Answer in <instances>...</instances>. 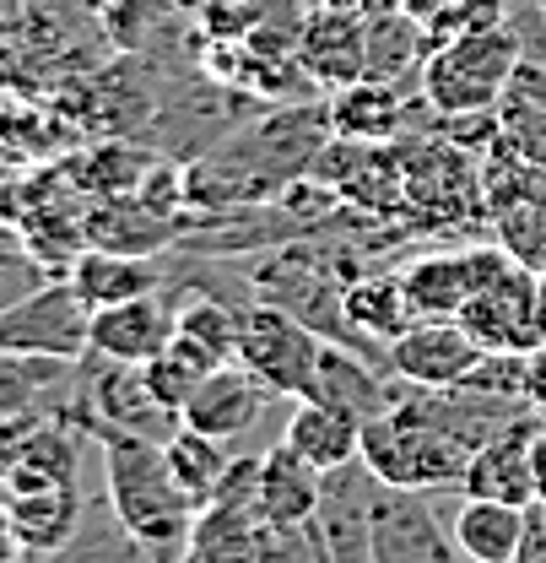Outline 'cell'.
<instances>
[{
  "instance_id": "obj_23",
  "label": "cell",
  "mask_w": 546,
  "mask_h": 563,
  "mask_svg": "<svg viewBox=\"0 0 546 563\" xmlns=\"http://www.w3.org/2000/svg\"><path fill=\"white\" fill-rule=\"evenodd\" d=\"M433 55L427 22L411 16L406 5L368 11V66L363 81H422V60Z\"/></svg>"
},
{
  "instance_id": "obj_1",
  "label": "cell",
  "mask_w": 546,
  "mask_h": 563,
  "mask_svg": "<svg viewBox=\"0 0 546 563\" xmlns=\"http://www.w3.org/2000/svg\"><path fill=\"white\" fill-rule=\"evenodd\" d=\"M331 136H336L331 109H320V103L271 109L255 125L227 131L216 141L185 174V196H190V207H205L211 217L281 201L303 174H314V163L331 146Z\"/></svg>"
},
{
  "instance_id": "obj_6",
  "label": "cell",
  "mask_w": 546,
  "mask_h": 563,
  "mask_svg": "<svg viewBox=\"0 0 546 563\" xmlns=\"http://www.w3.org/2000/svg\"><path fill=\"white\" fill-rule=\"evenodd\" d=\"M0 347L5 352H44V357H92V309L70 277L38 282L27 298L0 309Z\"/></svg>"
},
{
  "instance_id": "obj_21",
  "label": "cell",
  "mask_w": 546,
  "mask_h": 563,
  "mask_svg": "<svg viewBox=\"0 0 546 563\" xmlns=\"http://www.w3.org/2000/svg\"><path fill=\"white\" fill-rule=\"evenodd\" d=\"M66 277H70V287L81 292L87 309H109V303H125V298L168 287V272H163L152 255H120V250H98V244H87V250L70 261Z\"/></svg>"
},
{
  "instance_id": "obj_15",
  "label": "cell",
  "mask_w": 546,
  "mask_h": 563,
  "mask_svg": "<svg viewBox=\"0 0 546 563\" xmlns=\"http://www.w3.org/2000/svg\"><path fill=\"white\" fill-rule=\"evenodd\" d=\"M179 331V287H157V292H141L125 303H109V309H92V352L109 357V363H152L157 352H168Z\"/></svg>"
},
{
  "instance_id": "obj_38",
  "label": "cell",
  "mask_w": 546,
  "mask_h": 563,
  "mask_svg": "<svg viewBox=\"0 0 546 563\" xmlns=\"http://www.w3.org/2000/svg\"><path fill=\"white\" fill-rule=\"evenodd\" d=\"M542 504H546V498H542Z\"/></svg>"
},
{
  "instance_id": "obj_36",
  "label": "cell",
  "mask_w": 546,
  "mask_h": 563,
  "mask_svg": "<svg viewBox=\"0 0 546 563\" xmlns=\"http://www.w3.org/2000/svg\"><path fill=\"white\" fill-rule=\"evenodd\" d=\"M320 5H336V11H368L374 0H320Z\"/></svg>"
},
{
  "instance_id": "obj_5",
  "label": "cell",
  "mask_w": 546,
  "mask_h": 563,
  "mask_svg": "<svg viewBox=\"0 0 546 563\" xmlns=\"http://www.w3.org/2000/svg\"><path fill=\"white\" fill-rule=\"evenodd\" d=\"M320 347H325V336H314V331H309L303 320H292L287 309L255 298V303H244L238 357H233V363H244L260 385H271L276 396L303 401L309 374H314V363H320Z\"/></svg>"
},
{
  "instance_id": "obj_39",
  "label": "cell",
  "mask_w": 546,
  "mask_h": 563,
  "mask_svg": "<svg viewBox=\"0 0 546 563\" xmlns=\"http://www.w3.org/2000/svg\"><path fill=\"white\" fill-rule=\"evenodd\" d=\"M325 563H331V559H325Z\"/></svg>"
},
{
  "instance_id": "obj_3",
  "label": "cell",
  "mask_w": 546,
  "mask_h": 563,
  "mask_svg": "<svg viewBox=\"0 0 546 563\" xmlns=\"http://www.w3.org/2000/svg\"><path fill=\"white\" fill-rule=\"evenodd\" d=\"M363 461L374 466V477L385 488L449 498V493H466L471 450L460 439H449L444 428H433V422L411 418V412L395 407L385 418L363 422Z\"/></svg>"
},
{
  "instance_id": "obj_28",
  "label": "cell",
  "mask_w": 546,
  "mask_h": 563,
  "mask_svg": "<svg viewBox=\"0 0 546 563\" xmlns=\"http://www.w3.org/2000/svg\"><path fill=\"white\" fill-rule=\"evenodd\" d=\"M163 455H168V472H174V483L185 488V498H190L196 509H211V498H216L227 466H233V450H227L222 439L201 433V428L179 422V428L163 439Z\"/></svg>"
},
{
  "instance_id": "obj_9",
  "label": "cell",
  "mask_w": 546,
  "mask_h": 563,
  "mask_svg": "<svg viewBox=\"0 0 546 563\" xmlns=\"http://www.w3.org/2000/svg\"><path fill=\"white\" fill-rule=\"evenodd\" d=\"M379 477L357 455L336 472H320V509L309 520L320 553L331 563H374V504H379Z\"/></svg>"
},
{
  "instance_id": "obj_12",
  "label": "cell",
  "mask_w": 546,
  "mask_h": 563,
  "mask_svg": "<svg viewBox=\"0 0 546 563\" xmlns=\"http://www.w3.org/2000/svg\"><path fill=\"white\" fill-rule=\"evenodd\" d=\"M509 261L514 255L503 244L498 250H438V255L411 261L406 272H401V282H406V298H411V309H416V320H460V309Z\"/></svg>"
},
{
  "instance_id": "obj_31",
  "label": "cell",
  "mask_w": 546,
  "mask_h": 563,
  "mask_svg": "<svg viewBox=\"0 0 546 563\" xmlns=\"http://www.w3.org/2000/svg\"><path fill=\"white\" fill-rule=\"evenodd\" d=\"M44 277V266L33 261V250H0V309H11L16 298H27Z\"/></svg>"
},
{
  "instance_id": "obj_17",
  "label": "cell",
  "mask_w": 546,
  "mask_h": 563,
  "mask_svg": "<svg viewBox=\"0 0 546 563\" xmlns=\"http://www.w3.org/2000/svg\"><path fill=\"white\" fill-rule=\"evenodd\" d=\"M303 401H325L357 422L385 418V412H395V374H385L379 363H368L363 352L342 347V342H325Z\"/></svg>"
},
{
  "instance_id": "obj_29",
  "label": "cell",
  "mask_w": 546,
  "mask_h": 563,
  "mask_svg": "<svg viewBox=\"0 0 546 563\" xmlns=\"http://www.w3.org/2000/svg\"><path fill=\"white\" fill-rule=\"evenodd\" d=\"M141 374H146V385H152V396L163 401V407H174L179 418H185V401L196 396V385H201L205 374H211V363H205L201 352L190 347L179 331H174V342L168 352H157L152 363H141Z\"/></svg>"
},
{
  "instance_id": "obj_10",
  "label": "cell",
  "mask_w": 546,
  "mask_h": 563,
  "mask_svg": "<svg viewBox=\"0 0 546 563\" xmlns=\"http://www.w3.org/2000/svg\"><path fill=\"white\" fill-rule=\"evenodd\" d=\"M276 407H287V396H276L271 385H260L244 363H222V368L205 374L201 385H196V396L185 401V422L211 433V439H222L238 455V450H255L249 433Z\"/></svg>"
},
{
  "instance_id": "obj_34",
  "label": "cell",
  "mask_w": 546,
  "mask_h": 563,
  "mask_svg": "<svg viewBox=\"0 0 546 563\" xmlns=\"http://www.w3.org/2000/svg\"><path fill=\"white\" fill-rule=\"evenodd\" d=\"M514 92H525L531 103H542L546 109V66L542 60H520V70H514V81H509Z\"/></svg>"
},
{
  "instance_id": "obj_18",
  "label": "cell",
  "mask_w": 546,
  "mask_h": 563,
  "mask_svg": "<svg viewBox=\"0 0 546 563\" xmlns=\"http://www.w3.org/2000/svg\"><path fill=\"white\" fill-rule=\"evenodd\" d=\"M481 352L487 347H481L460 320H416L406 336L390 347V374L438 390V385H460Z\"/></svg>"
},
{
  "instance_id": "obj_2",
  "label": "cell",
  "mask_w": 546,
  "mask_h": 563,
  "mask_svg": "<svg viewBox=\"0 0 546 563\" xmlns=\"http://www.w3.org/2000/svg\"><path fill=\"white\" fill-rule=\"evenodd\" d=\"M92 439L103 450V493H109L114 515L163 563H185V548H190V531H196L201 509L174 483L163 444L136 439V433H114V428H98Z\"/></svg>"
},
{
  "instance_id": "obj_22",
  "label": "cell",
  "mask_w": 546,
  "mask_h": 563,
  "mask_svg": "<svg viewBox=\"0 0 546 563\" xmlns=\"http://www.w3.org/2000/svg\"><path fill=\"white\" fill-rule=\"evenodd\" d=\"M320 509V472L292 450L271 444L260 455V483H255V515L266 526H309Z\"/></svg>"
},
{
  "instance_id": "obj_25",
  "label": "cell",
  "mask_w": 546,
  "mask_h": 563,
  "mask_svg": "<svg viewBox=\"0 0 546 563\" xmlns=\"http://www.w3.org/2000/svg\"><path fill=\"white\" fill-rule=\"evenodd\" d=\"M281 444H292L314 472H336L363 455V422L325 401H292V412L281 422Z\"/></svg>"
},
{
  "instance_id": "obj_35",
  "label": "cell",
  "mask_w": 546,
  "mask_h": 563,
  "mask_svg": "<svg viewBox=\"0 0 546 563\" xmlns=\"http://www.w3.org/2000/svg\"><path fill=\"white\" fill-rule=\"evenodd\" d=\"M531 466H536V498H546V428L536 433V444H531Z\"/></svg>"
},
{
  "instance_id": "obj_20",
  "label": "cell",
  "mask_w": 546,
  "mask_h": 563,
  "mask_svg": "<svg viewBox=\"0 0 546 563\" xmlns=\"http://www.w3.org/2000/svg\"><path fill=\"white\" fill-rule=\"evenodd\" d=\"M346 325L357 331V342L368 347V357L390 374V347L416 325L406 282L395 272H374V277L346 282Z\"/></svg>"
},
{
  "instance_id": "obj_4",
  "label": "cell",
  "mask_w": 546,
  "mask_h": 563,
  "mask_svg": "<svg viewBox=\"0 0 546 563\" xmlns=\"http://www.w3.org/2000/svg\"><path fill=\"white\" fill-rule=\"evenodd\" d=\"M520 60H525V44H520V27L514 22L466 33L455 44H438L422 60V98L433 103V114L498 109V98L509 92Z\"/></svg>"
},
{
  "instance_id": "obj_24",
  "label": "cell",
  "mask_w": 546,
  "mask_h": 563,
  "mask_svg": "<svg viewBox=\"0 0 546 563\" xmlns=\"http://www.w3.org/2000/svg\"><path fill=\"white\" fill-rule=\"evenodd\" d=\"M525 509L520 504H503V498H471V493H460V504L449 515V537H455V548L471 563H514L520 537H525Z\"/></svg>"
},
{
  "instance_id": "obj_30",
  "label": "cell",
  "mask_w": 546,
  "mask_h": 563,
  "mask_svg": "<svg viewBox=\"0 0 546 563\" xmlns=\"http://www.w3.org/2000/svg\"><path fill=\"white\" fill-rule=\"evenodd\" d=\"M525 357L531 352H481L460 385L481 390V396H498V401H525Z\"/></svg>"
},
{
  "instance_id": "obj_14",
  "label": "cell",
  "mask_w": 546,
  "mask_h": 563,
  "mask_svg": "<svg viewBox=\"0 0 546 563\" xmlns=\"http://www.w3.org/2000/svg\"><path fill=\"white\" fill-rule=\"evenodd\" d=\"M76 412H81V363L0 347V428L22 418L70 422Z\"/></svg>"
},
{
  "instance_id": "obj_32",
  "label": "cell",
  "mask_w": 546,
  "mask_h": 563,
  "mask_svg": "<svg viewBox=\"0 0 546 563\" xmlns=\"http://www.w3.org/2000/svg\"><path fill=\"white\" fill-rule=\"evenodd\" d=\"M514 563H546V504H542V498L525 509V537H520V553H514Z\"/></svg>"
},
{
  "instance_id": "obj_33",
  "label": "cell",
  "mask_w": 546,
  "mask_h": 563,
  "mask_svg": "<svg viewBox=\"0 0 546 563\" xmlns=\"http://www.w3.org/2000/svg\"><path fill=\"white\" fill-rule=\"evenodd\" d=\"M525 401L546 418V347H536L525 357Z\"/></svg>"
},
{
  "instance_id": "obj_7",
  "label": "cell",
  "mask_w": 546,
  "mask_h": 563,
  "mask_svg": "<svg viewBox=\"0 0 546 563\" xmlns=\"http://www.w3.org/2000/svg\"><path fill=\"white\" fill-rule=\"evenodd\" d=\"M460 325L487 352H536L546 347V277L509 261L498 277L460 309Z\"/></svg>"
},
{
  "instance_id": "obj_37",
  "label": "cell",
  "mask_w": 546,
  "mask_h": 563,
  "mask_svg": "<svg viewBox=\"0 0 546 563\" xmlns=\"http://www.w3.org/2000/svg\"><path fill=\"white\" fill-rule=\"evenodd\" d=\"M385 5H401V0H374V5H368V11H385Z\"/></svg>"
},
{
  "instance_id": "obj_27",
  "label": "cell",
  "mask_w": 546,
  "mask_h": 563,
  "mask_svg": "<svg viewBox=\"0 0 546 563\" xmlns=\"http://www.w3.org/2000/svg\"><path fill=\"white\" fill-rule=\"evenodd\" d=\"M81 509H87V498L70 488V483L22 488L16 498H11V531L22 537V548H33V553H44V559H49L70 531H76Z\"/></svg>"
},
{
  "instance_id": "obj_26",
  "label": "cell",
  "mask_w": 546,
  "mask_h": 563,
  "mask_svg": "<svg viewBox=\"0 0 546 563\" xmlns=\"http://www.w3.org/2000/svg\"><path fill=\"white\" fill-rule=\"evenodd\" d=\"M44 563H163V559L114 515V504H109V493H103V498H87L76 531H70Z\"/></svg>"
},
{
  "instance_id": "obj_13",
  "label": "cell",
  "mask_w": 546,
  "mask_h": 563,
  "mask_svg": "<svg viewBox=\"0 0 546 563\" xmlns=\"http://www.w3.org/2000/svg\"><path fill=\"white\" fill-rule=\"evenodd\" d=\"M374 563H471L438 526L433 493L379 488L374 504Z\"/></svg>"
},
{
  "instance_id": "obj_16",
  "label": "cell",
  "mask_w": 546,
  "mask_h": 563,
  "mask_svg": "<svg viewBox=\"0 0 546 563\" xmlns=\"http://www.w3.org/2000/svg\"><path fill=\"white\" fill-rule=\"evenodd\" d=\"M292 60H298V70H303L314 87H331V92L363 81V66H368V11L320 5L314 16L298 22V49H292Z\"/></svg>"
},
{
  "instance_id": "obj_11",
  "label": "cell",
  "mask_w": 546,
  "mask_h": 563,
  "mask_svg": "<svg viewBox=\"0 0 546 563\" xmlns=\"http://www.w3.org/2000/svg\"><path fill=\"white\" fill-rule=\"evenodd\" d=\"M331 131L363 146H395V136L433 120V103L422 98V81H352L331 92Z\"/></svg>"
},
{
  "instance_id": "obj_19",
  "label": "cell",
  "mask_w": 546,
  "mask_h": 563,
  "mask_svg": "<svg viewBox=\"0 0 546 563\" xmlns=\"http://www.w3.org/2000/svg\"><path fill=\"white\" fill-rule=\"evenodd\" d=\"M546 428L542 412L520 418L514 428H503L498 439H487L481 450H471L466 466V493L471 498H503V504H536V466H531V444Z\"/></svg>"
},
{
  "instance_id": "obj_8",
  "label": "cell",
  "mask_w": 546,
  "mask_h": 563,
  "mask_svg": "<svg viewBox=\"0 0 546 563\" xmlns=\"http://www.w3.org/2000/svg\"><path fill=\"white\" fill-rule=\"evenodd\" d=\"M76 418L87 422V433L98 428H114V433H136V439H152L163 444L174 428H179V412L163 407L146 385L136 363H109V357H81V412Z\"/></svg>"
}]
</instances>
